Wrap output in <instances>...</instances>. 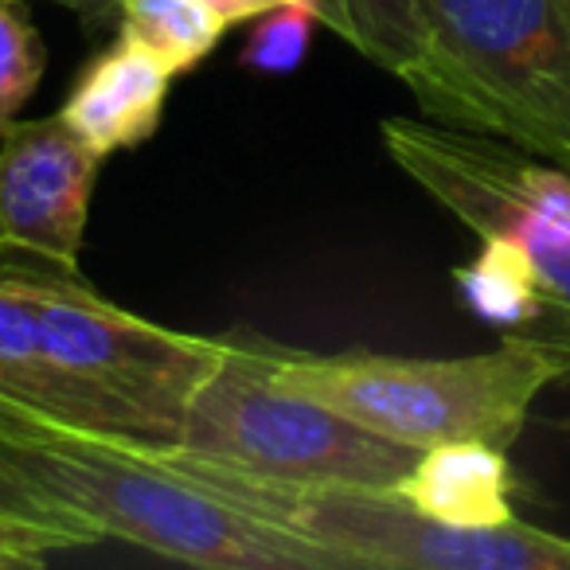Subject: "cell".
<instances>
[{
  "mask_svg": "<svg viewBox=\"0 0 570 570\" xmlns=\"http://www.w3.org/2000/svg\"><path fill=\"white\" fill-rule=\"evenodd\" d=\"M0 461L102 539L191 567L348 570L336 551L246 512L165 450L59 422L0 395Z\"/></svg>",
  "mask_w": 570,
  "mask_h": 570,
  "instance_id": "cell-1",
  "label": "cell"
},
{
  "mask_svg": "<svg viewBox=\"0 0 570 570\" xmlns=\"http://www.w3.org/2000/svg\"><path fill=\"white\" fill-rule=\"evenodd\" d=\"M399 79L430 121L570 168V0H411Z\"/></svg>",
  "mask_w": 570,
  "mask_h": 570,
  "instance_id": "cell-2",
  "label": "cell"
},
{
  "mask_svg": "<svg viewBox=\"0 0 570 570\" xmlns=\"http://www.w3.org/2000/svg\"><path fill=\"white\" fill-rule=\"evenodd\" d=\"M282 387L341 411L344 419L430 450L445 442L508 445L528 426L531 403L570 380V352L504 336L476 356H383V352H269Z\"/></svg>",
  "mask_w": 570,
  "mask_h": 570,
  "instance_id": "cell-3",
  "label": "cell"
},
{
  "mask_svg": "<svg viewBox=\"0 0 570 570\" xmlns=\"http://www.w3.org/2000/svg\"><path fill=\"white\" fill-rule=\"evenodd\" d=\"M269 352L274 344L254 336H227L223 360L191 395L180 445L168 453L277 484L395 489L411 473L422 450L282 387Z\"/></svg>",
  "mask_w": 570,
  "mask_h": 570,
  "instance_id": "cell-4",
  "label": "cell"
},
{
  "mask_svg": "<svg viewBox=\"0 0 570 570\" xmlns=\"http://www.w3.org/2000/svg\"><path fill=\"white\" fill-rule=\"evenodd\" d=\"M32 313L48 360L79 387L98 434L145 450H176L199 383L223 360L227 341L191 336L118 309L82 277L43 269H0Z\"/></svg>",
  "mask_w": 570,
  "mask_h": 570,
  "instance_id": "cell-5",
  "label": "cell"
},
{
  "mask_svg": "<svg viewBox=\"0 0 570 570\" xmlns=\"http://www.w3.org/2000/svg\"><path fill=\"white\" fill-rule=\"evenodd\" d=\"M168 458L246 512L317 539L341 554L348 570H570V539L535 523L508 520L497 528H461L426 515L395 489L277 484L219 473L176 453Z\"/></svg>",
  "mask_w": 570,
  "mask_h": 570,
  "instance_id": "cell-6",
  "label": "cell"
},
{
  "mask_svg": "<svg viewBox=\"0 0 570 570\" xmlns=\"http://www.w3.org/2000/svg\"><path fill=\"white\" fill-rule=\"evenodd\" d=\"M380 137L403 176L476 238L504 235L528 254L539 282V321L523 341L570 352V223L515 199L484 168L476 134L430 118H383Z\"/></svg>",
  "mask_w": 570,
  "mask_h": 570,
  "instance_id": "cell-7",
  "label": "cell"
},
{
  "mask_svg": "<svg viewBox=\"0 0 570 570\" xmlns=\"http://www.w3.org/2000/svg\"><path fill=\"white\" fill-rule=\"evenodd\" d=\"M59 114L17 118L0 137V269L79 277L90 199L102 173Z\"/></svg>",
  "mask_w": 570,
  "mask_h": 570,
  "instance_id": "cell-8",
  "label": "cell"
},
{
  "mask_svg": "<svg viewBox=\"0 0 570 570\" xmlns=\"http://www.w3.org/2000/svg\"><path fill=\"white\" fill-rule=\"evenodd\" d=\"M168 82L173 75L165 63L118 40L82 67L75 87L67 90L59 118L102 157L118 149H137L160 129Z\"/></svg>",
  "mask_w": 570,
  "mask_h": 570,
  "instance_id": "cell-9",
  "label": "cell"
},
{
  "mask_svg": "<svg viewBox=\"0 0 570 570\" xmlns=\"http://www.w3.org/2000/svg\"><path fill=\"white\" fill-rule=\"evenodd\" d=\"M515 476L508 453L489 442H445L419 453L414 469L395 484L426 515L461 528H497L515 520Z\"/></svg>",
  "mask_w": 570,
  "mask_h": 570,
  "instance_id": "cell-10",
  "label": "cell"
},
{
  "mask_svg": "<svg viewBox=\"0 0 570 570\" xmlns=\"http://www.w3.org/2000/svg\"><path fill=\"white\" fill-rule=\"evenodd\" d=\"M461 302L476 321L500 328V336H528L539 321V282L528 254L504 235L481 238L469 266L453 269Z\"/></svg>",
  "mask_w": 570,
  "mask_h": 570,
  "instance_id": "cell-11",
  "label": "cell"
},
{
  "mask_svg": "<svg viewBox=\"0 0 570 570\" xmlns=\"http://www.w3.org/2000/svg\"><path fill=\"white\" fill-rule=\"evenodd\" d=\"M227 20L207 0H121L118 40L149 51L168 75H188L227 36Z\"/></svg>",
  "mask_w": 570,
  "mask_h": 570,
  "instance_id": "cell-12",
  "label": "cell"
},
{
  "mask_svg": "<svg viewBox=\"0 0 570 570\" xmlns=\"http://www.w3.org/2000/svg\"><path fill=\"white\" fill-rule=\"evenodd\" d=\"M313 9L328 32H336L348 48L395 79L414 59L419 36L411 0H313Z\"/></svg>",
  "mask_w": 570,
  "mask_h": 570,
  "instance_id": "cell-13",
  "label": "cell"
},
{
  "mask_svg": "<svg viewBox=\"0 0 570 570\" xmlns=\"http://www.w3.org/2000/svg\"><path fill=\"white\" fill-rule=\"evenodd\" d=\"M24 9L28 0H0V137L20 118L48 71L43 36Z\"/></svg>",
  "mask_w": 570,
  "mask_h": 570,
  "instance_id": "cell-14",
  "label": "cell"
},
{
  "mask_svg": "<svg viewBox=\"0 0 570 570\" xmlns=\"http://www.w3.org/2000/svg\"><path fill=\"white\" fill-rule=\"evenodd\" d=\"M250 24L254 28L243 48V63L258 75H289L309 51L313 28L321 24V17L313 12V4H285Z\"/></svg>",
  "mask_w": 570,
  "mask_h": 570,
  "instance_id": "cell-15",
  "label": "cell"
},
{
  "mask_svg": "<svg viewBox=\"0 0 570 570\" xmlns=\"http://www.w3.org/2000/svg\"><path fill=\"white\" fill-rule=\"evenodd\" d=\"M0 515L56 528V531H63V535H71L79 547H90V543H98V539H102L95 528H90V523H82L79 515H71L67 508H59L56 500L43 497L36 484H28L24 476L12 473L4 461H0Z\"/></svg>",
  "mask_w": 570,
  "mask_h": 570,
  "instance_id": "cell-16",
  "label": "cell"
},
{
  "mask_svg": "<svg viewBox=\"0 0 570 570\" xmlns=\"http://www.w3.org/2000/svg\"><path fill=\"white\" fill-rule=\"evenodd\" d=\"M75 539L43 523L12 520L0 515V570H28L43 567L56 551H75Z\"/></svg>",
  "mask_w": 570,
  "mask_h": 570,
  "instance_id": "cell-17",
  "label": "cell"
},
{
  "mask_svg": "<svg viewBox=\"0 0 570 570\" xmlns=\"http://www.w3.org/2000/svg\"><path fill=\"white\" fill-rule=\"evenodd\" d=\"M207 4L235 28V24H250V20L266 17V12H274V9H285V4H313V0H207Z\"/></svg>",
  "mask_w": 570,
  "mask_h": 570,
  "instance_id": "cell-18",
  "label": "cell"
},
{
  "mask_svg": "<svg viewBox=\"0 0 570 570\" xmlns=\"http://www.w3.org/2000/svg\"><path fill=\"white\" fill-rule=\"evenodd\" d=\"M56 4H63L67 12H75L82 24L106 28V24H118V4H121V0H56Z\"/></svg>",
  "mask_w": 570,
  "mask_h": 570,
  "instance_id": "cell-19",
  "label": "cell"
}]
</instances>
